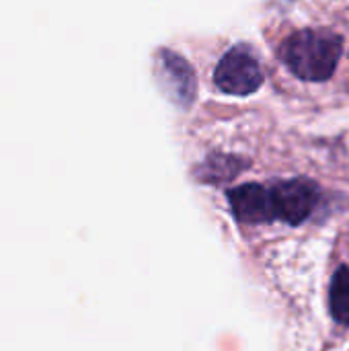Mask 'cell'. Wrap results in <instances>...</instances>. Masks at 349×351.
<instances>
[{"label": "cell", "instance_id": "cell-1", "mask_svg": "<svg viewBox=\"0 0 349 351\" xmlns=\"http://www.w3.org/2000/svg\"><path fill=\"white\" fill-rule=\"evenodd\" d=\"M344 53V39L329 29H304L292 33L280 49L284 64L306 82L329 80Z\"/></svg>", "mask_w": 349, "mask_h": 351}, {"label": "cell", "instance_id": "cell-2", "mask_svg": "<svg viewBox=\"0 0 349 351\" xmlns=\"http://www.w3.org/2000/svg\"><path fill=\"white\" fill-rule=\"evenodd\" d=\"M214 82L226 95L247 97L259 90L263 84V72L253 51L247 45H237L228 49L216 64Z\"/></svg>", "mask_w": 349, "mask_h": 351}, {"label": "cell", "instance_id": "cell-3", "mask_svg": "<svg viewBox=\"0 0 349 351\" xmlns=\"http://www.w3.org/2000/svg\"><path fill=\"white\" fill-rule=\"evenodd\" d=\"M274 206L278 220H284L292 226L302 224L315 212L321 191L319 185L311 179H288L272 187Z\"/></svg>", "mask_w": 349, "mask_h": 351}, {"label": "cell", "instance_id": "cell-4", "mask_svg": "<svg viewBox=\"0 0 349 351\" xmlns=\"http://www.w3.org/2000/svg\"><path fill=\"white\" fill-rule=\"evenodd\" d=\"M234 218L243 224H269L278 220L272 187L261 183H245L226 193Z\"/></svg>", "mask_w": 349, "mask_h": 351}, {"label": "cell", "instance_id": "cell-5", "mask_svg": "<svg viewBox=\"0 0 349 351\" xmlns=\"http://www.w3.org/2000/svg\"><path fill=\"white\" fill-rule=\"evenodd\" d=\"M158 66L163 70L167 90L173 95V99L181 105L191 103L193 95H195V78H193L189 64L183 58H179L177 53L165 49L158 56Z\"/></svg>", "mask_w": 349, "mask_h": 351}, {"label": "cell", "instance_id": "cell-6", "mask_svg": "<svg viewBox=\"0 0 349 351\" xmlns=\"http://www.w3.org/2000/svg\"><path fill=\"white\" fill-rule=\"evenodd\" d=\"M247 167L245 160L237 156H224V154H212L200 169V179L208 183H220L234 179L243 169Z\"/></svg>", "mask_w": 349, "mask_h": 351}, {"label": "cell", "instance_id": "cell-7", "mask_svg": "<svg viewBox=\"0 0 349 351\" xmlns=\"http://www.w3.org/2000/svg\"><path fill=\"white\" fill-rule=\"evenodd\" d=\"M329 300H331L333 319L339 325L349 327V269L346 265H341L331 278Z\"/></svg>", "mask_w": 349, "mask_h": 351}]
</instances>
